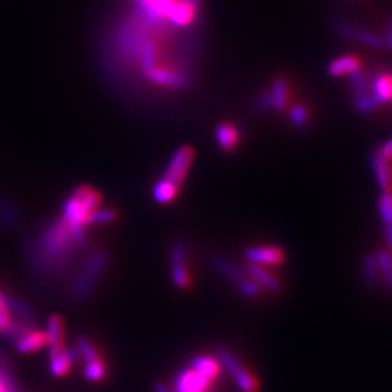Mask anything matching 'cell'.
<instances>
[{
    "label": "cell",
    "instance_id": "cell-1",
    "mask_svg": "<svg viewBox=\"0 0 392 392\" xmlns=\"http://www.w3.org/2000/svg\"><path fill=\"white\" fill-rule=\"evenodd\" d=\"M76 249L64 219H57L44 226L38 243L30 246L27 256L32 271L38 275L54 274L63 271Z\"/></svg>",
    "mask_w": 392,
    "mask_h": 392
},
{
    "label": "cell",
    "instance_id": "cell-2",
    "mask_svg": "<svg viewBox=\"0 0 392 392\" xmlns=\"http://www.w3.org/2000/svg\"><path fill=\"white\" fill-rule=\"evenodd\" d=\"M108 262H109V256L106 252L104 250L94 252L89 257L86 266L83 267V271L76 276L75 282H73L70 289L71 297L78 301L86 300L96 288L97 281H99V278L105 272Z\"/></svg>",
    "mask_w": 392,
    "mask_h": 392
},
{
    "label": "cell",
    "instance_id": "cell-3",
    "mask_svg": "<svg viewBox=\"0 0 392 392\" xmlns=\"http://www.w3.org/2000/svg\"><path fill=\"white\" fill-rule=\"evenodd\" d=\"M170 274L171 281L179 289H188L192 285L189 272V249L182 238H176L170 244Z\"/></svg>",
    "mask_w": 392,
    "mask_h": 392
},
{
    "label": "cell",
    "instance_id": "cell-4",
    "mask_svg": "<svg viewBox=\"0 0 392 392\" xmlns=\"http://www.w3.org/2000/svg\"><path fill=\"white\" fill-rule=\"evenodd\" d=\"M218 360L219 363H223L227 367V371L231 374L237 388L241 392L260 391V384L257 378L231 352H228L227 349L218 350Z\"/></svg>",
    "mask_w": 392,
    "mask_h": 392
},
{
    "label": "cell",
    "instance_id": "cell-5",
    "mask_svg": "<svg viewBox=\"0 0 392 392\" xmlns=\"http://www.w3.org/2000/svg\"><path fill=\"white\" fill-rule=\"evenodd\" d=\"M193 156H195V152L192 147H189V145L180 147V149L173 156H171V159L166 167L163 179L180 188L182 182L185 180L188 171L192 166Z\"/></svg>",
    "mask_w": 392,
    "mask_h": 392
},
{
    "label": "cell",
    "instance_id": "cell-6",
    "mask_svg": "<svg viewBox=\"0 0 392 392\" xmlns=\"http://www.w3.org/2000/svg\"><path fill=\"white\" fill-rule=\"evenodd\" d=\"M212 388V381L207 379L201 374L193 371L192 367H186L178 372L175 378L173 392H209Z\"/></svg>",
    "mask_w": 392,
    "mask_h": 392
},
{
    "label": "cell",
    "instance_id": "cell-7",
    "mask_svg": "<svg viewBox=\"0 0 392 392\" xmlns=\"http://www.w3.org/2000/svg\"><path fill=\"white\" fill-rule=\"evenodd\" d=\"M244 256L252 263L259 266H279L285 262L286 255L281 247H272V246H259V247H250L244 252Z\"/></svg>",
    "mask_w": 392,
    "mask_h": 392
},
{
    "label": "cell",
    "instance_id": "cell-8",
    "mask_svg": "<svg viewBox=\"0 0 392 392\" xmlns=\"http://www.w3.org/2000/svg\"><path fill=\"white\" fill-rule=\"evenodd\" d=\"M246 275L252 278L262 289H266L272 293H279L283 289V283L279 279V276H276L271 269L266 266L249 263L246 267Z\"/></svg>",
    "mask_w": 392,
    "mask_h": 392
},
{
    "label": "cell",
    "instance_id": "cell-9",
    "mask_svg": "<svg viewBox=\"0 0 392 392\" xmlns=\"http://www.w3.org/2000/svg\"><path fill=\"white\" fill-rule=\"evenodd\" d=\"M178 0H140L141 12L153 22H169Z\"/></svg>",
    "mask_w": 392,
    "mask_h": 392
},
{
    "label": "cell",
    "instance_id": "cell-10",
    "mask_svg": "<svg viewBox=\"0 0 392 392\" xmlns=\"http://www.w3.org/2000/svg\"><path fill=\"white\" fill-rule=\"evenodd\" d=\"M196 15H198V0H178L169 22L175 27L185 28L195 20Z\"/></svg>",
    "mask_w": 392,
    "mask_h": 392
},
{
    "label": "cell",
    "instance_id": "cell-11",
    "mask_svg": "<svg viewBox=\"0 0 392 392\" xmlns=\"http://www.w3.org/2000/svg\"><path fill=\"white\" fill-rule=\"evenodd\" d=\"M371 164L381 192H392V163L378 152L372 154Z\"/></svg>",
    "mask_w": 392,
    "mask_h": 392
},
{
    "label": "cell",
    "instance_id": "cell-12",
    "mask_svg": "<svg viewBox=\"0 0 392 392\" xmlns=\"http://www.w3.org/2000/svg\"><path fill=\"white\" fill-rule=\"evenodd\" d=\"M45 334L48 340L47 346L50 348V353L64 349V324L59 315H51L48 318Z\"/></svg>",
    "mask_w": 392,
    "mask_h": 392
},
{
    "label": "cell",
    "instance_id": "cell-13",
    "mask_svg": "<svg viewBox=\"0 0 392 392\" xmlns=\"http://www.w3.org/2000/svg\"><path fill=\"white\" fill-rule=\"evenodd\" d=\"M48 345L47 334L38 330H31L25 336H22L15 341V349L18 353L28 355L32 352H37Z\"/></svg>",
    "mask_w": 392,
    "mask_h": 392
},
{
    "label": "cell",
    "instance_id": "cell-14",
    "mask_svg": "<svg viewBox=\"0 0 392 392\" xmlns=\"http://www.w3.org/2000/svg\"><path fill=\"white\" fill-rule=\"evenodd\" d=\"M215 137L219 149L224 152H234L240 142V131L235 125L230 124V122L219 124L215 130Z\"/></svg>",
    "mask_w": 392,
    "mask_h": 392
},
{
    "label": "cell",
    "instance_id": "cell-15",
    "mask_svg": "<svg viewBox=\"0 0 392 392\" xmlns=\"http://www.w3.org/2000/svg\"><path fill=\"white\" fill-rule=\"evenodd\" d=\"M338 31L343 35L350 37V38H353V39H356V41H359V42H362L367 47H371V48H375V50L384 47V42L378 35H375L374 32L366 31V30L349 25V23H340Z\"/></svg>",
    "mask_w": 392,
    "mask_h": 392
},
{
    "label": "cell",
    "instance_id": "cell-16",
    "mask_svg": "<svg viewBox=\"0 0 392 392\" xmlns=\"http://www.w3.org/2000/svg\"><path fill=\"white\" fill-rule=\"evenodd\" d=\"M190 367L212 382L218 378L219 371H221V367H219V360H215L214 357L204 356V355L195 356L190 360Z\"/></svg>",
    "mask_w": 392,
    "mask_h": 392
},
{
    "label": "cell",
    "instance_id": "cell-17",
    "mask_svg": "<svg viewBox=\"0 0 392 392\" xmlns=\"http://www.w3.org/2000/svg\"><path fill=\"white\" fill-rule=\"evenodd\" d=\"M372 93L375 94L376 99L384 105L385 102L392 99V73L385 71L379 73L376 78L371 82Z\"/></svg>",
    "mask_w": 392,
    "mask_h": 392
},
{
    "label": "cell",
    "instance_id": "cell-18",
    "mask_svg": "<svg viewBox=\"0 0 392 392\" xmlns=\"http://www.w3.org/2000/svg\"><path fill=\"white\" fill-rule=\"evenodd\" d=\"M362 63L357 57L355 56H343L336 59L330 66H329V73L331 76H345V75H352V73L357 71L360 68Z\"/></svg>",
    "mask_w": 392,
    "mask_h": 392
},
{
    "label": "cell",
    "instance_id": "cell-19",
    "mask_svg": "<svg viewBox=\"0 0 392 392\" xmlns=\"http://www.w3.org/2000/svg\"><path fill=\"white\" fill-rule=\"evenodd\" d=\"M211 263L219 274L226 276L227 279L233 281L234 283L238 282L244 275H246V272H241L240 269L231 260H228L223 256H212Z\"/></svg>",
    "mask_w": 392,
    "mask_h": 392
},
{
    "label": "cell",
    "instance_id": "cell-20",
    "mask_svg": "<svg viewBox=\"0 0 392 392\" xmlns=\"http://www.w3.org/2000/svg\"><path fill=\"white\" fill-rule=\"evenodd\" d=\"M272 97V104L275 111H285L289 101V85L283 78H278L274 85L272 90L269 92Z\"/></svg>",
    "mask_w": 392,
    "mask_h": 392
},
{
    "label": "cell",
    "instance_id": "cell-21",
    "mask_svg": "<svg viewBox=\"0 0 392 392\" xmlns=\"http://www.w3.org/2000/svg\"><path fill=\"white\" fill-rule=\"evenodd\" d=\"M0 224L6 230H16L18 221V212L13 204L6 198V196H0Z\"/></svg>",
    "mask_w": 392,
    "mask_h": 392
},
{
    "label": "cell",
    "instance_id": "cell-22",
    "mask_svg": "<svg viewBox=\"0 0 392 392\" xmlns=\"http://www.w3.org/2000/svg\"><path fill=\"white\" fill-rule=\"evenodd\" d=\"M381 279L379 264L376 255H366L363 260V281L365 285L369 288H375Z\"/></svg>",
    "mask_w": 392,
    "mask_h": 392
},
{
    "label": "cell",
    "instance_id": "cell-23",
    "mask_svg": "<svg viewBox=\"0 0 392 392\" xmlns=\"http://www.w3.org/2000/svg\"><path fill=\"white\" fill-rule=\"evenodd\" d=\"M179 193V188L164 179L159 180L153 188V198L159 204H170Z\"/></svg>",
    "mask_w": 392,
    "mask_h": 392
},
{
    "label": "cell",
    "instance_id": "cell-24",
    "mask_svg": "<svg viewBox=\"0 0 392 392\" xmlns=\"http://www.w3.org/2000/svg\"><path fill=\"white\" fill-rule=\"evenodd\" d=\"M6 305H8V310L11 311V314H15L18 317V320H20L23 323H28V324L35 323V314L28 304L19 301L16 298H12V297H6Z\"/></svg>",
    "mask_w": 392,
    "mask_h": 392
},
{
    "label": "cell",
    "instance_id": "cell-25",
    "mask_svg": "<svg viewBox=\"0 0 392 392\" xmlns=\"http://www.w3.org/2000/svg\"><path fill=\"white\" fill-rule=\"evenodd\" d=\"M71 366L73 365L67 357L66 349H63L60 352L50 353V374L53 376H57V378L66 376L70 372Z\"/></svg>",
    "mask_w": 392,
    "mask_h": 392
},
{
    "label": "cell",
    "instance_id": "cell-26",
    "mask_svg": "<svg viewBox=\"0 0 392 392\" xmlns=\"http://www.w3.org/2000/svg\"><path fill=\"white\" fill-rule=\"evenodd\" d=\"M381 278L385 281L388 289L392 293V253L389 250H381L376 253Z\"/></svg>",
    "mask_w": 392,
    "mask_h": 392
},
{
    "label": "cell",
    "instance_id": "cell-27",
    "mask_svg": "<svg viewBox=\"0 0 392 392\" xmlns=\"http://www.w3.org/2000/svg\"><path fill=\"white\" fill-rule=\"evenodd\" d=\"M235 288L240 295L249 300H256L262 295V288L247 275H244L238 282H235Z\"/></svg>",
    "mask_w": 392,
    "mask_h": 392
},
{
    "label": "cell",
    "instance_id": "cell-28",
    "mask_svg": "<svg viewBox=\"0 0 392 392\" xmlns=\"http://www.w3.org/2000/svg\"><path fill=\"white\" fill-rule=\"evenodd\" d=\"M118 214L115 209L112 208H97L94 209L89 218H87V224H93V226H105V224H112L116 221Z\"/></svg>",
    "mask_w": 392,
    "mask_h": 392
},
{
    "label": "cell",
    "instance_id": "cell-29",
    "mask_svg": "<svg viewBox=\"0 0 392 392\" xmlns=\"http://www.w3.org/2000/svg\"><path fill=\"white\" fill-rule=\"evenodd\" d=\"M76 349H78V353H79L80 359L85 360V363L94 362V360H99L101 359V356H99V353H97L96 348L92 345V341L89 338H86V337H79L78 338Z\"/></svg>",
    "mask_w": 392,
    "mask_h": 392
},
{
    "label": "cell",
    "instance_id": "cell-30",
    "mask_svg": "<svg viewBox=\"0 0 392 392\" xmlns=\"http://www.w3.org/2000/svg\"><path fill=\"white\" fill-rule=\"evenodd\" d=\"M379 216L382 219L384 228L392 227V192H382L378 202Z\"/></svg>",
    "mask_w": 392,
    "mask_h": 392
},
{
    "label": "cell",
    "instance_id": "cell-31",
    "mask_svg": "<svg viewBox=\"0 0 392 392\" xmlns=\"http://www.w3.org/2000/svg\"><path fill=\"white\" fill-rule=\"evenodd\" d=\"M85 378L90 382H99L105 378L106 375V366L102 362V359L99 360H94V362H89L85 366Z\"/></svg>",
    "mask_w": 392,
    "mask_h": 392
},
{
    "label": "cell",
    "instance_id": "cell-32",
    "mask_svg": "<svg viewBox=\"0 0 392 392\" xmlns=\"http://www.w3.org/2000/svg\"><path fill=\"white\" fill-rule=\"evenodd\" d=\"M0 392H19L18 385L6 367V362L0 359Z\"/></svg>",
    "mask_w": 392,
    "mask_h": 392
},
{
    "label": "cell",
    "instance_id": "cell-33",
    "mask_svg": "<svg viewBox=\"0 0 392 392\" xmlns=\"http://www.w3.org/2000/svg\"><path fill=\"white\" fill-rule=\"evenodd\" d=\"M289 119L297 128H305L307 124H308V119H310L307 108L304 105H300V104L295 105L290 109Z\"/></svg>",
    "mask_w": 392,
    "mask_h": 392
},
{
    "label": "cell",
    "instance_id": "cell-34",
    "mask_svg": "<svg viewBox=\"0 0 392 392\" xmlns=\"http://www.w3.org/2000/svg\"><path fill=\"white\" fill-rule=\"evenodd\" d=\"M12 324H13V320H12L11 311L8 310L6 298H5V301L0 302V336L8 337L11 329H12Z\"/></svg>",
    "mask_w": 392,
    "mask_h": 392
},
{
    "label": "cell",
    "instance_id": "cell-35",
    "mask_svg": "<svg viewBox=\"0 0 392 392\" xmlns=\"http://www.w3.org/2000/svg\"><path fill=\"white\" fill-rule=\"evenodd\" d=\"M259 106H260L263 111H272V109H274V104H272L271 93L266 92V93H263V94L260 96Z\"/></svg>",
    "mask_w": 392,
    "mask_h": 392
},
{
    "label": "cell",
    "instance_id": "cell-36",
    "mask_svg": "<svg viewBox=\"0 0 392 392\" xmlns=\"http://www.w3.org/2000/svg\"><path fill=\"white\" fill-rule=\"evenodd\" d=\"M382 157L388 159V160H392V138L388 140L385 144H382V147L379 149L378 152Z\"/></svg>",
    "mask_w": 392,
    "mask_h": 392
},
{
    "label": "cell",
    "instance_id": "cell-37",
    "mask_svg": "<svg viewBox=\"0 0 392 392\" xmlns=\"http://www.w3.org/2000/svg\"><path fill=\"white\" fill-rule=\"evenodd\" d=\"M386 48L389 51H392V19L388 22V28H386Z\"/></svg>",
    "mask_w": 392,
    "mask_h": 392
},
{
    "label": "cell",
    "instance_id": "cell-38",
    "mask_svg": "<svg viewBox=\"0 0 392 392\" xmlns=\"http://www.w3.org/2000/svg\"><path fill=\"white\" fill-rule=\"evenodd\" d=\"M384 231H385V240H386L388 250L392 253V227H385Z\"/></svg>",
    "mask_w": 392,
    "mask_h": 392
},
{
    "label": "cell",
    "instance_id": "cell-39",
    "mask_svg": "<svg viewBox=\"0 0 392 392\" xmlns=\"http://www.w3.org/2000/svg\"><path fill=\"white\" fill-rule=\"evenodd\" d=\"M154 391L156 392H173L171 389H169V386H166L164 384H156L154 385Z\"/></svg>",
    "mask_w": 392,
    "mask_h": 392
},
{
    "label": "cell",
    "instance_id": "cell-40",
    "mask_svg": "<svg viewBox=\"0 0 392 392\" xmlns=\"http://www.w3.org/2000/svg\"><path fill=\"white\" fill-rule=\"evenodd\" d=\"M391 102H392V99H391Z\"/></svg>",
    "mask_w": 392,
    "mask_h": 392
}]
</instances>
